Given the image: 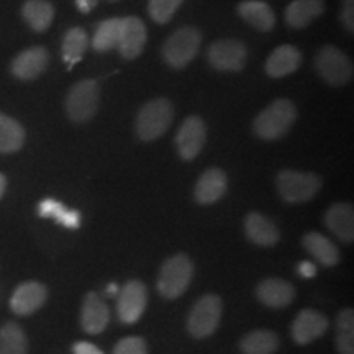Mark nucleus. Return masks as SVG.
<instances>
[{
    "mask_svg": "<svg viewBox=\"0 0 354 354\" xmlns=\"http://www.w3.org/2000/svg\"><path fill=\"white\" fill-rule=\"evenodd\" d=\"M238 13L246 24L259 32H271L276 25V13L266 2L261 0H245L238 3Z\"/></svg>",
    "mask_w": 354,
    "mask_h": 354,
    "instance_id": "obj_24",
    "label": "nucleus"
},
{
    "mask_svg": "<svg viewBox=\"0 0 354 354\" xmlns=\"http://www.w3.org/2000/svg\"><path fill=\"white\" fill-rule=\"evenodd\" d=\"M323 12H325L323 0H294L286 8L284 20L290 28L302 30L322 17Z\"/></svg>",
    "mask_w": 354,
    "mask_h": 354,
    "instance_id": "obj_22",
    "label": "nucleus"
},
{
    "mask_svg": "<svg viewBox=\"0 0 354 354\" xmlns=\"http://www.w3.org/2000/svg\"><path fill=\"white\" fill-rule=\"evenodd\" d=\"M76 2V7L79 8L81 13H91L99 3V0H74Z\"/></svg>",
    "mask_w": 354,
    "mask_h": 354,
    "instance_id": "obj_38",
    "label": "nucleus"
},
{
    "mask_svg": "<svg viewBox=\"0 0 354 354\" xmlns=\"http://www.w3.org/2000/svg\"><path fill=\"white\" fill-rule=\"evenodd\" d=\"M48 289L46 286L37 281L24 282L17 287L10 299V308L15 315L28 317L33 315L46 302Z\"/></svg>",
    "mask_w": 354,
    "mask_h": 354,
    "instance_id": "obj_14",
    "label": "nucleus"
},
{
    "mask_svg": "<svg viewBox=\"0 0 354 354\" xmlns=\"http://www.w3.org/2000/svg\"><path fill=\"white\" fill-rule=\"evenodd\" d=\"M112 354H148V344L140 336H127L115 344Z\"/></svg>",
    "mask_w": 354,
    "mask_h": 354,
    "instance_id": "obj_34",
    "label": "nucleus"
},
{
    "mask_svg": "<svg viewBox=\"0 0 354 354\" xmlns=\"http://www.w3.org/2000/svg\"><path fill=\"white\" fill-rule=\"evenodd\" d=\"M243 354H274L279 349V336L272 330H253L240 342Z\"/></svg>",
    "mask_w": 354,
    "mask_h": 354,
    "instance_id": "obj_29",
    "label": "nucleus"
},
{
    "mask_svg": "<svg viewBox=\"0 0 354 354\" xmlns=\"http://www.w3.org/2000/svg\"><path fill=\"white\" fill-rule=\"evenodd\" d=\"M221 312H223V304H221L218 295H203L190 310L187 318V331L197 339L209 338L218 328Z\"/></svg>",
    "mask_w": 354,
    "mask_h": 354,
    "instance_id": "obj_8",
    "label": "nucleus"
},
{
    "mask_svg": "<svg viewBox=\"0 0 354 354\" xmlns=\"http://www.w3.org/2000/svg\"><path fill=\"white\" fill-rule=\"evenodd\" d=\"M354 0H343L342 3V24L349 33H354Z\"/></svg>",
    "mask_w": 354,
    "mask_h": 354,
    "instance_id": "obj_35",
    "label": "nucleus"
},
{
    "mask_svg": "<svg viewBox=\"0 0 354 354\" xmlns=\"http://www.w3.org/2000/svg\"><path fill=\"white\" fill-rule=\"evenodd\" d=\"M21 19L35 33H44L55 20V7L48 0H25Z\"/></svg>",
    "mask_w": 354,
    "mask_h": 354,
    "instance_id": "obj_25",
    "label": "nucleus"
},
{
    "mask_svg": "<svg viewBox=\"0 0 354 354\" xmlns=\"http://www.w3.org/2000/svg\"><path fill=\"white\" fill-rule=\"evenodd\" d=\"M50 64V53L44 46H32L20 51L12 59L10 73L19 81L30 82L38 79Z\"/></svg>",
    "mask_w": 354,
    "mask_h": 354,
    "instance_id": "obj_12",
    "label": "nucleus"
},
{
    "mask_svg": "<svg viewBox=\"0 0 354 354\" xmlns=\"http://www.w3.org/2000/svg\"><path fill=\"white\" fill-rule=\"evenodd\" d=\"M100 88L94 79H82L69 88L64 99V110L71 122L86 123L99 110Z\"/></svg>",
    "mask_w": 354,
    "mask_h": 354,
    "instance_id": "obj_4",
    "label": "nucleus"
},
{
    "mask_svg": "<svg viewBox=\"0 0 354 354\" xmlns=\"http://www.w3.org/2000/svg\"><path fill=\"white\" fill-rule=\"evenodd\" d=\"M228 189V177L220 167H210L198 177L194 187V198L201 205H212L223 198Z\"/></svg>",
    "mask_w": 354,
    "mask_h": 354,
    "instance_id": "obj_15",
    "label": "nucleus"
},
{
    "mask_svg": "<svg viewBox=\"0 0 354 354\" xmlns=\"http://www.w3.org/2000/svg\"><path fill=\"white\" fill-rule=\"evenodd\" d=\"M245 233L251 243L258 246H274L281 240V233L276 223L259 212H251L245 218Z\"/></svg>",
    "mask_w": 354,
    "mask_h": 354,
    "instance_id": "obj_20",
    "label": "nucleus"
},
{
    "mask_svg": "<svg viewBox=\"0 0 354 354\" xmlns=\"http://www.w3.org/2000/svg\"><path fill=\"white\" fill-rule=\"evenodd\" d=\"M148 305V289L141 281H130L118 292L117 315L122 323L133 325L143 317Z\"/></svg>",
    "mask_w": 354,
    "mask_h": 354,
    "instance_id": "obj_10",
    "label": "nucleus"
},
{
    "mask_svg": "<svg viewBox=\"0 0 354 354\" xmlns=\"http://www.w3.org/2000/svg\"><path fill=\"white\" fill-rule=\"evenodd\" d=\"M297 120V109L289 99H277L263 112L256 115L253 122L254 135L264 141H274L287 135Z\"/></svg>",
    "mask_w": 354,
    "mask_h": 354,
    "instance_id": "obj_1",
    "label": "nucleus"
},
{
    "mask_svg": "<svg viewBox=\"0 0 354 354\" xmlns=\"http://www.w3.org/2000/svg\"><path fill=\"white\" fill-rule=\"evenodd\" d=\"M248 50L240 39H216L207 50V59L210 66L221 73H240L245 68Z\"/></svg>",
    "mask_w": 354,
    "mask_h": 354,
    "instance_id": "obj_9",
    "label": "nucleus"
},
{
    "mask_svg": "<svg viewBox=\"0 0 354 354\" xmlns=\"http://www.w3.org/2000/svg\"><path fill=\"white\" fill-rule=\"evenodd\" d=\"M184 0H148V13L158 25H166L172 20Z\"/></svg>",
    "mask_w": 354,
    "mask_h": 354,
    "instance_id": "obj_33",
    "label": "nucleus"
},
{
    "mask_svg": "<svg viewBox=\"0 0 354 354\" xmlns=\"http://www.w3.org/2000/svg\"><path fill=\"white\" fill-rule=\"evenodd\" d=\"M194 276V263L187 254L167 258L158 276V292L167 300H176L187 292Z\"/></svg>",
    "mask_w": 354,
    "mask_h": 354,
    "instance_id": "obj_2",
    "label": "nucleus"
},
{
    "mask_svg": "<svg viewBox=\"0 0 354 354\" xmlns=\"http://www.w3.org/2000/svg\"><path fill=\"white\" fill-rule=\"evenodd\" d=\"M207 140V127L198 115H190L176 135V149L184 161H194Z\"/></svg>",
    "mask_w": 354,
    "mask_h": 354,
    "instance_id": "obj_11",
    "label": "nucleus"
},
{
    "mask_svg": "<svg viewBox=\"0 0 354 354\" xmlns=\"http://www.w3.org/2000/svg\"><path fill=\"white\" fill-rule=\"evenodd\" d=\"M146 41H148V32H146L145 21L138 17H125L122 39L117 46L122 57L130 61L136 59L143 53Z\"/></svg>",
    "mask_w": 354,
    "mask_h": 354,
    "instance_id": "obj_18",
    "label": "nucleus"
},
{
    "mask_svg": "<svg viewBox=\"0 0 354 354\" xmlns=\"http://www.w3.org/2000/svg\"><path fill=\"white\" fill-rule=\"evenodd\" d=\"M276 187L287 203H305L320 192L322 179L315 172L284 169L276 177Z\"/></svg>",
    "mask_w": 354,
    "mask_h": 354,
    "instance_id": "obj_5",
    "label": "nucleus"
},
{
    "mask_svg": "<svg viewBox=\"0 0 354 354\" xmlns=\"http://www.w3.org/2000/svg\"><path fill=\"white\" fill-rule=\"evenodd\" d=\"M118 292H120V289H118L117 284H109L107 286V294L109 295H118Z\"/></svg>",
    "mask_w": 354,
    "mask_h": 354,
    "instance_id": "obj_40",
    "label": "nucleus"
},
{
    "mask_svg": "<svg viewBox=\"0 0 354 354\" xmlns=\"http://www.w3.org/2000/svg\"><path fill=\"white\" fill-rule=\"evenodd\" d=\"M299 276L304 279H313L317 276V264L312 261H302L297 268Z\"/></svg>",
    "mask_w": 354,
    "mask_h": 354,
    "instance_id": "obj_37",
    "label": "nucleus"
},
{
    "mask_svg": "<svg viewBox=\"0 0 354 354\" xmlns=\"http://www.w3.org/2000/svg\"><path fill=\"white\" fill-rule=\"evenodd\" d=\"M325 225L343 243L354 240V210L351 203H333L325 214Z\"/></svg>",
    "mask_w": 354,
    "mask_h": 354,
    "instance_id": "obj_21",
    "label": "nucleus"
},
{
    "mask_svg": "<svg viewBox=\"0 0 354 354\" xmlns=\"http://www.w3.org/2000/svg\"><path fill=\"white\" fill-rule=\"evenodd\" d=\"M330 322L322 312L313 308H305L295 317L290 326V336L300 346L313 343L315 339L322 338L328 330Z\"/></svg>",
    "mask_w": 354,
    "mask_h": 354,
    "instance_id": "obj_13",
    "label": "nucleus"
},
{
    "mask_svg": "<svg viewBox=\"0 0 354 354\" xmlns=\"http://www.w3.org/2000/svg\"><path fill=\"white\" fill-rule=\"evenodd\" d=\"M6 190H7V177L0 172V198L3 197Z\"/></svg>",
    "mask_w": 354,
    "mask_h": 354,
    "instance_id": "obj_39",
    "label": "nucleus"
},
{
    "mask_svg": "<svg viewBox=\"0 0 354 354\" xmlns=\"http://www.w3.org/2000/svg\"><path fill=\"white\" fill-rule=\"evenodd\" d=\"M336 349L339 354H354V312L344 308L336 318Z\"/></svg>",
    "mask_w": 354,
    "mask_h": 354,
    "instance_id": "obj_32",
    "label": "nucleus"
},
{
    "mask_svg": "<svg viewBox=\"0 0 354 354\" xmlns=\"http://www.w3.org/2000/svg\"><path fill=\"white\" fill-rule=\"evenodd\" d=\"M110 2H118V0H110Z\"/></svg>",
    "mask_w": 354,
    "mask_h": 354,
    "instance_id": "obj_41",
    "label": "nucleus"
},
{
    "mask_svg": "<svg viewBox=\"0 0 354 354\" xmlns=\"http://www.w3.org/2000/svg\"><path fill=\"white\" fill-rule=\"evenodd\" d=\"M202 33L196 26H180L162 46V57L172 69H184L201 51Z\"/></svg>",
    "mask_w": 354,
    "mask_h": 354,
    "instance_id": "obj_6",
    "label": "nucleus"
},
{
    "mask_svg": "<svg viewBox=\"0 0 354 354\" xmlns=\"http://www.w3.org/2000/svg\"><path fill=\"white\" fill-rule=\"evenodd\" d=\"M302 59L304 56L299 48L292 46V44H282V46H277L266 59L264 71L272 79L286 77L300 68Z\"/></svg>",
    "mask_w": 354,
    "mask_h": 354,
    "instance_id": "obj_19",
    "label": "nucleus"
},
{
    "mask_svg": "<svg viewBox=\"0 0 354 354\" xmlns=\"http://www.w3.org/2000/svg\"><path fill=\"white\" fill-rule=\"evenodd\" d=\"M88 46V35L81 26H73L64 33L63 43H61V55L68 68L76 66L82 59L84 53Z\"/></svg>",
    "mask_w": 354,
    "mask_h": 354,
    "instance_id": "obj_28",
    "label": "nucleus"
},
{
    "mask_svg": "<svg viewBox=\"0 0 354 354\" xmlns=\"http://www.w3.org/2000/svg\"><path fill=\"white\" fill-rule=\"evenodd\" d=\"M0 354H28V339L24 328L7 322L0 328Z\"/></svg>",
    "mask_w": 354,
    "mask_h": 354,
    "instance_id": "obj_31",
    "label": "nucleus"
},
{
    "mask_svg": "<svg viewBox=\"0 0 354 354\" xmlns=\"http://www.w3.org/2000/svg\"><path fill=\"white\" fill-rule=\"evenodd\" d=\"M302 245L305 251L312 256L317 263H320L325 268H333L339 263V251L335 246V243L330 238L323 236L318 232L305 233L302 238Z\"/></svg>",
    "mask_w": 354,
    "mask_h": 354,
    "instance_id": "obj_23",
    "label": "nucleus"
},
{
    "mask_svg": "<svg viewBox=\"0 0 354 354\" xmlns=\"http://www.w3.org/2000/svg\"><path fill=\"white\" fill-rule=\"evenodd\" d=\"M123 33V19L113 17V19L100 21L95 26L94 37H92V48L97 53H107L118 46Z\"/></svg>",
    "mask_w": 354,
    "mask_h": 354,
    "instance_id": "obj_26",
    "label": "nucleus"
},
{
    "mask_svg": "<svg viewBox=\"0 0 354 354\" xmlns=\"http://www.w3.org/2000/svg\"><path fill=\"white\" fill-rule=\"evenodd\" d=\"M38 215L43 218H53L66 228L76 230L81 227V214L77 210H71L55 198H43L38 203Z\"/></svg>",
    "mask_w": 354,
    "mask_h": 354,
    "instance_id": "obj_30",
    "label": "nucleus"
},
{
    "mask_svg": "<svg viewBox=\"0 0 354 354\" xmlns=\"http://www.w3.org/2000/svg\"><path fill=\"white\" fill-rule=\"evenodd\" d=\"M174 120V107L167 99H154L145 104L136 115L135 131L141 141H154L169 130Z\"/></svg>",
    "mask_w": 354,
    "mask_h": 354,
    "instance_id": "obj_3",
    "label": "nucleus"
},
{
    "mask_svg": "<svg viewBox=\"0 0 354 354\" xmlns=\"http://www.w3.org/2000/svg\"><path fill=\"white\" fill-rule=\"evenodd\" d=\"M74 354H104V351L99 346H95L94 343L88 342H77L73 346Z\"/></svg>",
    "mask_w": 354,
    "mask_h": 354,
    "instance_id": "obj_36",
    "label": "nucleus"
},
{
    "mask_svg": "<svg viewBox=\"0 0 354 354\" xmlns=\"http://www.w3.org/2000/svg\"><path fill=\"white\" fill-rule=\"evenodd\" d=\"M26 133L15 118L0 112V154L20 151L25 145Z\"/></svg>",
    "mask_w": 354,
    "mask_h": 354,
    "instance_id": "obj_27",
    "label": "nucleus"
},
{
    "mask_svg": "<svg viewBox=\"0 0 354 354\" xmlns=\"http://www.w3.org/2000/svg\"><path fill=\"white\" fill-rule=\"evenodd\" d=\"M256 297L269 308H284L294 302L295 289L284 279L268 277L256 287Z\"/></svg>",
    "mask_w": 354,
    "mask_h": 354,
    "instance_id": "obj_16",
    "label": "nucleus"
},
{
    "mask_svg": "<svg viewBox=\"0 0 354 354\" xmlns=\"http://www.w3.org/2000/svg\"><path fill=\"white\" fill-rule=\"evenodd\" d=\"M110 322V310L107 304L95 292H88L82 300L81 326L88 335H99L107 328Z\"/></svg>",
    "mask_w": 354,
    "mask_h": 354,
    "instance_id": "obj_17",
    "label": "nucleus"
},
{
    "mask_svg": "<svg viewBox=\"0 0 354 354\" xmlns=\"http://www.w3.org/2000/svg\"><path fill=\"white\" fill-rule=\"evenodd\" d=\"M315 69L318 76L333 87L346 86L353 79L351 57L333 44H326L318 51L315 57Z\"/></svg>",
    "mask_w": 354,
    "mask_h": 354,
    "instance_id": "obj_7",
    "label": "nucleus"
}]
</instances>
